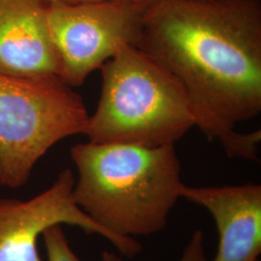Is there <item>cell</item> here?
<instances>
[{"label":"cell","instance_id":"8992f818","mask_svg":"<svg viewBox=\"0 0 261 261\" xmlns=\"http://www.w3.org/2000/svg\"><path fill=\"white\" fill-rule=\"evenodd\" d=\"M73 172L66 168L47 190L28 200L0 197V261H45L38 239L54 225L69 224L98 234L119 253L133 258L142 251L137 239L120 238L106 230L75 203Z\"/></svg>","mask_w":261,"mask_h":261},{"label":"cell","instance_id":"3957f363","mask_svg":"<svg viewBox=\"0 0 261 261\" xmlns=\"http://www.w3.org/2000/svg\"><path fill=\"white\" fill-rule=\"evenodd\" d=\"M102 89L85 135L94 143L174 144L196 117L185 87L153 57L123 45L100 69Z\"/></svg>","mask_w":261,"mask_h":261},{"label":"cell","instance_id":"30bf717a","mask_svg":"<svg viewBox=\"0 0 261 261\" xmlns=\"http://www.w3.org/2000/svg\"><path fill=\"white\" fill-rule=\"evenodd\" d=\"M179 261H209L206 256L204 234L201 230L193 233Z\"/></svg>","mask_w":261,"mask_h":261},{"label":"cell","instance_id":"5b68a950","mask_svg":"<svg viewBox=\"0 0 261 261\" xmlns=\"http://www.w3.org/2000/svg\"><path fill=\"white\" fill-rule=\"evenodd\" d=\"M148 6L130 1L75 5L49 2L47 19L59 77L72 87L80 86L121 46L138 47Z\"/></svg>","mask_w":261,"mask_h":261},{"label":"cell","instance_id":"9c48e42d","mask_svg":"<svg viewBox=\"0 0 261 261\" xmlns=\"http://www.w3.org/2000/svg\"><path fill=\"white\" fill-rule=\"evenodd\" d=\"M42 236L47 252L46 261H82L71 249L61 225L50 226ZM102 261H122V259L115 253L103 252Z\"/></svg>","mask_w":261,"mask_h":261},{"label":"cell","instance_id":"52a82bcc","mask_svg":"<svg viewBox=\"0 0 261 261\" xmlns=\"http://www.w3.org/2000/svg\"><path fill=\"white\" fill-rule=\"evenodd\" d=\"M181 197L204 207L219 233L213 261H254L261 253V186L189 187Z\"/></svg>","mask_w":261,"mask_h":261},{"label":"cell","instance_id":"6da1fadb","mask_svg":"<svg viewBox=\"0 0 261 261\" xmlns=\"http://www.w3.org/2000/svg\"><path fill=\"white\" fill-rule=\"evenodd\" d=\"M183 84L196 126L230 158L257 161L261 130L260 0H156L138 47Z\"/></svg>","mask_w":261,"mask_h":261},{"label":"cell","instance_id":"7c38bea8","mask_svg":"<svg viewBox=\"0 0 261 261\" xmlns=\"http://www.w3.org/2000/svg\"><path fill=\"white\" fill-rule=\"evenodd\" d=\"M254 261H259V260H258V259H256V260H254Z\"/></svg>","mask_w":261,"mask_h":261},{"label":"cell","instance_id":"7a4b0ae2","mask_svg":"<svg viewBox=\"0 0 261 261\" xmlns=\"http://www.w3.org/2000/svg\"><path fill=\"white\" fill-rule=\"evenodd\" d=\"M79 172L75 203L120 238L163 230L181 197V165L174 144L79 143L71 149Z\"/></svg>","mask_w":261,"mask_h":261},{"label":"cell","instance_id":"ba28073f","mask_svg":"<svg viewBox=\"0 0 261 261\" xmlns=\"http://www.w3.org/2000/svg\"><path fill=\"white\" fill-rule=\"evenodd\" d=\"M47 0H0V73L59 76Z\"/></svg>","mask_w":261,"mask_h":261},{"label":"cell","instance_id":"8fae6325","mask_svg":"<svg viewBox=\"0 0 261 261\" xmlns=\"http://www.w3.org/2000/svg\"><path fill=\"white\" fill-rule=\"evenodd\" d=\"M48 2H58L64 3L69 5H75V4H85V3H97V2H107V1H130V2H137L145 5H150L156 0H47Z\"/></svg>","mask_w":261,"mask_h":261},{"label":"cell","instance_id":"277c9868","mask_svg":"<svg viewBox=\"0 0 261 261\" xmlns=\"http://www.w3.org/2000/svg\"><path fill=\"white\" fill-rule=\"evenodd\" d=\"M88 119L82 96L59 76L0 73V187L23 186L49 148L85 135Z\"/></svg>","mask_w":261,"mask_h":261}]
</instances>
